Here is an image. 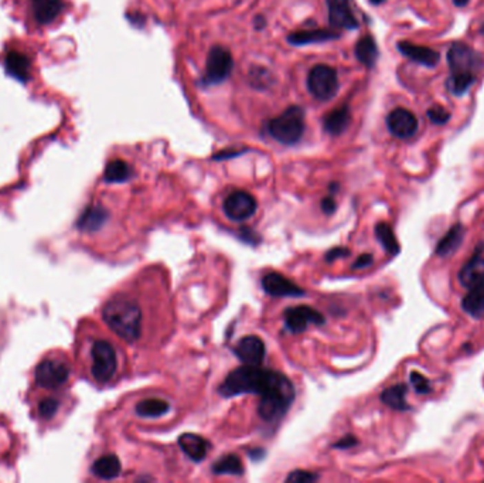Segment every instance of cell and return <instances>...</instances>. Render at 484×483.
<instances>
[{"label":"cell","instance_id":"obj_42","mask_svg":"<svg viewBox=\"0 0 484 483\" xmlns=\"http://www.w3.org/2000/svg\"><path fill=\"white\" fill-rule=\"evenodd\" d=\"M254 24L256 26V28L258 29H263L265 28V26H266V20L263 19V17H261V16H258L256 19H255V21H254Z\"/></svg>","mask_w":484,"mask_h":483},{"label":"cell","instance_id":"obj_23","mask_svg":"<svg viewBox=\"0 0 484 483\" xmlns=\"http://www.w3.org/2000/svg\"><path fill=\"white\" fill-rule=\"evenodd\" d=\"M462 309L474 319L484 317V285L469 289L462 299Z\"/></svg>","mask_w":484,"mask_h":483},{"label":"cell","instance_id":"obj_39","mask_svg":"<svg viewBox=\"0 0 484 483\" xmlns=\"http://www.w3.org/2000/svg\"><path fill=\"white\" fill-rule=\"evenodd\" d=\"M354 445H357V440H356V437H353V435H347V437H344L343 440H340L337 444H334L336 448H341V449L352 448V446H354Z\"/></svg>","mask_w":484,"mask_h":483},{"label":"cell","instance_id":"obj_38","mask_svg":"<svg viewBox=\"0 0 484 483\" xmlns=\"http://www.w3.org/2000/svg\"><path fill=\"white\" fill-rule=\"evenodd\" d=\"M348 254H350V251H348L347 248L339 247V248H333V250H330V251L326 254V259H327L329 262H332V261H336L337 258L345 257V255H348Z\"/></svg>","mask_w":484,"mask_h":483},{"label":"cell","instance_id":"obj_36","mask_svg":"<svg viewBox=\"0 0 484 483\" xmlns=\"http://www.w3.org/2000/svg\"><path fill=\"white\" fill-rule=\"evenodd\" d=\"M319 476L313 472L307 471H293L288 477L286 482H294V483H302V482H314L317 480Z\"/></svg>","mask_w":484,"mask_h":483},{"label":"cell","instance_id":"obj_31","mask_svg":"<svg viewBox=\"0 0 484 483\" xmlns=\"http://www.w3.org/2000/svg\"><path fill=\"white\" fill-rule=\"evenodd\" d=\"M130 168L121 159L111 160L105 168L103 179L106 183H123L130 177Z\"/></svg>","mask_w":484,"mask_h":483},{"label":"cell","instance_id":"obj_5","mask_svg":"<svg viewBox=\"0 0 484 483\" xmlns=\"http://www.w3.org/2000/svg\"><path fill=\"white\" fill-rule=\"evenodd\" d=\"M307 88L319 101L332 99L339 90L337 71L326 64L314 66L307 75Z\"/></svg>","mask_w":484,"mask_h":483},{"label":"cell","instance_id":"obj_25","mask_svg":"<svg viewBox=\"0 0 484 483\" xmlns=\"http://www.w3.org/2000/svg\"><path fill=\"white\" fill-rule=\"evenodd\" d=\"M122 471L121 461L115 455H105L95 461L92 465V473L101 479H115Z\"/></svg>","mask_w":484,"mask_h":483},{"label":"cell","instance_id":"obj_9","mask_svg":"<svg viewBox=\"0 0 484 483\" xmlns=\"http://www.w3.org/2000/svg\"><path fill=\"white\" fill-rule=\"evenodd\" d=\"M283 317H285V325L288 331H290L292 333H302L310 325L325 324V316H323L319 310L306 305L293 306L286 309Z\"/></svg>","mask_w":484,"mask_h":483},{"label":"cell","instance_id":"obj_4","mask_svg":"<svg viewBox=\"0 0 484 483\" xmlns=\"http://www.w3.org/2000/svg\"><path fill=\"white\" fill-rule=\"evenodd\" d=\"M91 374L97 383H110L118 370V356L115 347L106 340H95L90 351Z\"/></svg>","mask_w":484,"mask_h":483},{"label":"cell","instance_id":"obj_35","mask_svg":"<svg viewBox=\"0 0 484 483\" xmlns=\"http://www.w3.org/2000/svg\"><path fill=\"white\" fill-rule=\"evenodd\" d=\"M59 407H60V402L56 398H52V397L44 398L39 404V414L43 418L48 420V418L56 415V413L59 411Z\"/></svg>","mask_w":484,"mask_h":483},{"label":"cell","instance_id":"obj_43","mask_svg":"<svg viewBox=\"0 0 484 483\" xmlns=\"http://www.w3.org/2000/svg\"><path fill=\"white\" fill-rule=\"evenodd\" d=\"M469 2H470V0H453V5H454L456 8H463V6H466Z\"/></svg>","mask_w":484,"mask_h":483},{"label":"cell","instance_id":"obj_29","mask_svg":"<svg viewBox=\"0 0 484 483\" xmlns=\"http://www.w3.org/2000/svg\"><path fill=\"white\" fill-rule=\"evenodd\" d=\"M375 237L380 241L383 248L390 254V255H398L401 251L398 239L394 234V230L390 224L387 223H380L375 226Z\"/></svg>","mask_w":484,"mask_h":483},{"label":"cell","instance_id":"obj_27","mask_svg":"<svg viewBox=\"0 0 484 483\" xmlns=\"http://www.w3.org/2000/svg\"><path fill=\"white\" fill-rule=\"evenodd\" d=\"M476 83L474 72H452L446 81V88L456 97L465 95Z\"/></svg>","mask_w":484,"mask_h":483},{"label":"cell","instance_id":"obj_7","mask_svg":"<svg viewBox=\"0 0 484 483\" xmlns=\"http://www.w3.org/2000/svg\"><path fill=\"white\" fill-rule=\"evenodd\" d=\"M447 64L452 72H476L483 68V57L465 43L456 41L447 50Z\"/></svg>","mask_w":484,"mask_h":483},{"label":"cell","instance_id":"obj_14","mask_svg":"<svg viewBox=\"0 0 484 483\" xmlns=\"http://www.w3.org/2000/svg\"><path fill=\"white\" fill-rule=\"evenodd\" d=\"M238 359L248 366H259L265 356V343L258 336H247L241 339L234 348Z\"/></svg>","mask_w":484,"mask_h":483},{"label":"cell","instance_id":"obj_30","mask_svg":"<svg viewBox=\"0 0 484 483\" xmlns=\"http://www.w3.org/2000/svg\"><path fill=\"white\" fill-rule=\"evenodd\" d=\"M215 475H235L239 476L244 473V465H242L239 456L230 453L223 456L211 468Z\"/></svg>","mask_w":484,"mask_h":483},{"label":"cell","instance_id":"obj_8","mask_svg":"<svg viewBox=\"0 0 484 483\" xmlns=\"http://www.w3.org/2000/svg\"><path fill=\"white\" fill-rule=\"evenodd\" d=\"M70 368L60 359H46L36 368V383L47 390H57L67 383Z\"/></svg>","mask_w":484,"mask_h":483},{"label":"cell","instance_id":"obj_12","mask_svg":"<svg viewBox=\"0 0 484 483\" xmlns=\"http://www.w3.org/2000/svg\"><path fill=\"white\" fill-rule=\"evenodd\" d=\"M396 47L402 56H405L411 61L427 68L436 67L441 60L439 52L426 46H418L411 41H399Z\"/></svg>","mask_w":484,"mask_h":483},{"label":"cell","instance_id":"obj_3","mask_svg":"<svg viewBox=\"0 0 484 483\" xmlns=\"http://www.w3.org/2000/svg\"><path fill=\"white\" fill-rule=\"evenodd\" d=\"M268 132L275 141L283 145L299 142L305 132V111L301 106H289L278 118L268 124Z\"/></svg>","mask_w":484,"mask_h":483},{"label":"cell","instance_id":"obj_19","mask_svg":"<svg viewBox=\"0 0 484 483\" xmlns=\"http://www.w3.org/2000/svg\"><path fill=\"white\" fill-rule=\"evenodd\" d=\"M465 239V227L462 224H454L445 235L442 239H439V243L436 246V255L446 258L453 255L457 250L461 248L462 243Z\"/></svg>","mask_w":484,"mask_h":483},{"label":"cell","instance_id":"obj_24","mask_svg":"<svg viewBox=\"0 0 484 483\" xmlns=\"http://www.w3.org/2000/svg\"><path fill=\"white\" fill-rule=\"evenodd\" d=\"M407 393L408 387L405 384H395L383 391L381 401L390 408H394L396 411H407L410 410L407 402Z\"/></svg>","mask_w":484,"mask_h":483},{"label":"cell","instance_id":"obj_13","mask_svg":"<svg viewBox=\"0 0 484 483\" xmlns=\"http://www.w3.org/2000/svg\"><path fill=\"white\" fill-rule=\"evenodd\" d=\"M262 288L266 293L272 295V297H292L298 298L303 297L305 292L290 279L285 278L278 273H269L262 278Z\"/></svg>","mask_w":484,"mask_h":483},{"label":"cell","instance_id":"obj_28","mask_svg":"<svg viewBox=\"0 0 484 483\" xmlns=\"http://www.w3.org/2000/svg\"><path fill=\"white\" fill-rule=\"evenodd\" d=\"M138 415L143 417V418H157L165 415L170 411V406L169 402L165 400L160 398H148L141 401L139 404L134 408Z\"/></svg>","mask_w":484,"mask_h":483},{"label":"cell","instance_id":"obj_45","mask_svg":"<svg viewBox=\"0 0 484 483\" xmlns=\"http://www.w3.org/2000/svg\"><path fill=\"white\" fill-rule=\"evenodd\" d=\"M480 34H483V36H484V23L481 24V28H480Z\"/></svg>","mask_w":484,"mask_h":483},{"label":"cell","instance_id":"obj_10","mask_svg":"<svg viewBox=\"0 0 484 483\" xmlns=\"http://www.w3.org/2000/svg\"><path fill=\"white\" fill-rule=\"evenodd\" d=\"M256 200L247 192H232L223 204L224 213L232 221H245L252 217L256 211Z\"/></svg>","mask_w":484,"mask_h":483},{"label":"cell","instance_id":"obj_32","mask_svg":"<svg viewBox=\"0 0 484 483\" xmlns=\"http://www.w3.org/2000/svg\"><path fill=\"white\" fill-rule=\"evenodd\" d=\"M105 219H106V211L99 206H92L85 210L78 226L84 231H94L103 224Z\"/></svg>","mask_w":484,"mask_h":483},{"label":"cell","instance_id":"obj_41","mask_svg":"<svg viewBox=\"0 0 484 483\" xmlns=\"http://www.w3.org/2000/svg\"><path fill=\"white\" fill-rule=\"evenodd\" d=\"M244 150H227V152H221V153H217L214 156V159H228V157H234V156H238L241 155Z\"/></svg>","mask_w":484,"mask_h":483},{"label":"cell","instance_id":"obj_22","mask_svg":"<svg viewBox=\"0 0 484 483\" xmlns=\"http://www.w3.org/2000/svg\"><path fill=\"white\" fill-rule=\"evenodd\" d=\"M340 34L327 29H310V30H301L290 33L288 41L293 46H306L313 43H325L329 40L339 39Z\"/></svg>","mask_w":484,"mask_h":483},{"label":"cell","instance_id":"obj_21","mask_svg":"<svg viewBox=\"0 0 484 483\" xmlns=\"http://www.w3.org/2000/svg\"><path fill=\"white\" fill-rule=\"evenodd\" d=\"M350 121H352L350 108L347 105H341L325 117V119H323V128H325L329 135L339 137L347 129Z\"/></svg>","mask_w":484,"mask_h":483},{"label":"cell","instance_id":"obj_33","mask_svg":"<svg viewBox=\"0 0 484 483\" xmlns=\"http://www.w3.org/2000/svg\"><path fill=\"white\" fill-rule=\"evenodd\" d=\"M427 119L434 125H445L450 121V112L441 105H434L426 111Z\"/></svg>","mask_w":484,"mask_h":483},{"label":"cell","instance_id":"obj_37","mask_svg":"<svg viewBox=\"0 0 484 483\" xmlns=\"http://www.w3.org/2000/svg\"><path fill=\"white\" fill-rule=\"evenodd\" d=\"M372 262H374V259H372L371 254H363L354 262L353 268H354V270H361V268H368L370 265H372Z\"/></svg>","mask_w":484,"mask_h":483},{"label":"cell","instance_id":"obj_15","mask_svg":"<svg viewBox=\"0 0 484 483\" xmlns=\"http://www.w3.org/2000/svg\"><path fill=\"white\" fill-rule=\"evenodd\" d=\"M329 21L333 28L354 30L359 28V21L348 6V0H327Z\"/></svg>","mask_w":484,"mask_h":483},{"label":"cell","instance_id":"obj_2","mask_svg":"<svg viewBox=\"0 0 484 483\" xmlns=\"http://www.w3.org/2000/svg\"><path fill=\"white\" fill-rule=\"evenodd\" d=\"M102 317L110 329L128 343L137 342L142 333V309L128 295L119 293L108 301Z\"/></svg>","mask_w":484,"mask_h":483},{"label":"cell","instance_id":"obj_17","mask_svg":"<svg viewBox=\"0 0 484 483\" xmlns=\"http://www.w3.org/2000/svg\"><path fill=\"white\" fill-rule=\"evenodd\" d=\"M5 68L10 77L16 78L20 83H27L30 79L32 61L20 51L12 50L8 52L5 57Z\"/></svg>","mask_w":484,"mask_h":483},{"label":"cell","instance_id":"obj_26","mask_svg":"<svg viewBox=\"0 0 484 483\" xmlns=\"http://www.w3.org/2000/svg\"><path fill=\"white\" fill-rule=\"evenodd\" d=\"M356 57L367 68H372L379 59V47L371 36L361 37L356 44Z\"/></svg>","mask_w":484,"mask_h":483},{"label":"cell","instance_id":"obj_6","mask_svg":"<svg viewBox=\"0 0 484 483\" xmlns=\"http://www.w3.org/2000/svg\"><path fill=\"white\" fill-rule=\"evenodd\" d=\"M234 67V60L231 52L220 46H215L208 52L205 74L203 77V83L205 86H217L231 75Z\"/></svg>","mask_w":484,"mask_h":483},{"label":"cell","instance_id":"obj_11","mask_svg":"<svg viewBox=\"0 0 484 483\" xmlns=\"http://www.w3.org/2000/svg\"><path fill=\"white\" fill-rule=\"evenodd\" d=\"M387 126L392 137L410 139L418 132V119L410 110L395 108L387 117Z\"/></svg>","mask_w":484,"mask_h":483},{"label":"cell","instance_id":"obj_16","mask_svg":"<svg viewBox=\"0 0 484 483\" xmlns=\"http://www.w3.org/2000/svg\"><path fill=\"white\" fill-rule=\"evenodd\" d=\"M32 14L36 23L50 24L64 10L63 0H30Z\"/></svg>","mask_w":484,"mask_h":483},{"label":"cell","instance_id":"obj_34","mask_svg":"<svg viewBox=\"0 0 484 483\" xmlns=\"http://www.w3.org/2000/svg\"><path fill=\"white\" fill-rule=\"evenodd\" d=\"M410 380H411V384H412L414 390L418 394H429V393H432V390H434L430 382L425 377V375H422L418 371H412L410 374Z\"/></svg>","mask_w":484,"mask_h":483},{"label":"cell","instance_id":"obj_44","mask_svg":"<svg viewBox=\"0 0 484 483\" xmlns=\"http://www.w3.org/2000/svg\"><path fill=\"white\" fill-rule=\"evenodd\" d=\"M370 2H371V5H381L385 2V0H370Z\"/></svg>","mask_w":484,"mask_h":483},{"label":"cell","instance_id":"obj_40","mask_svg":"<svg viewBox=\"0 0 484 483\" xmlns=\"http://www.w3.org/2000/svg\"><path fill=\"white\" fill-rule=\"evenodd\" d=\"M321 210L326 214H333L336 210V201L333 197H326L321 201Z\"/></svg>","mask_w":484,"mask_h":483},{"label":"cell","instance_id":"obj_1","mask_svg":"<svg viewBox=\"0 0 484 483\" xmlns=\"http://www.w3.org/2000/svg\"><path fill=\"white\" fill-rule=\"evenodd\" d=\"M219 391L224 397L255 393L265 404H286L294 400V387L285 374L248 364L231 371Z\"/></svg>","mask_w":484,"mask_h":483},{"label":"cell","instance_id":"obj_18","mask_svg":"<svg viewBox=\"0 0 484 483\" xmlns=\"http://www.w3.org/2000/svg\"><path fill=\"white\" fill-rule=\"evenodd\" d=\"M459 281L467 289L484 285V258L473 255V258L461 268Z\"/></svg>","mask_w":484,"mask_h":483},{"label":"cell","instance_id":"obj_20","mask_svg":"<svg viewBox=\"0 0 484 483\" xmlns=\"http://www.w3.org/2000/svg\"><path fill=\"white\" fill-rule=\"evenodd\" d=\"M179 445L183 449V452L188 456V458L201 462L208 452L210 444L205 441L203 437L196 435V434H183L179 438Z\"/></svg>","mask_w":484,"mask_h":483}]
</instances>
